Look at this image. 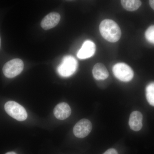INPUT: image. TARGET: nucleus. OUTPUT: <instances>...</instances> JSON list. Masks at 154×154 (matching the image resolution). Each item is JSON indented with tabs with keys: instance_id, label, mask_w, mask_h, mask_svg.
I'll use <instances>...</instances> for the list:
<instances>
[{
	"instance_id": "1",
	"label": "nucleus",
	"mask_w": 154,
	"mask_h": 154,
	"mask_svg": "<svg viewBox=\"0 0 154 154\" xmlns=\"http://www.w3.org/2000/svg\"><path fill=\"white\" fill-rule=\"evenodd\" d=\"M99 30L102 37L110 42H116L121 37V29L116 22L110 19L102 21L99 25Z\"/></svg>"
},
{
	"instance_id": "2",
	"label": "nucleus",
	"mask_w": 154,
	"mask_h": 154,
	"mask_svg": "<svg viewBox=\"0 0 154 154\" xmlns=\"http://www.w3.org/2000/svg\"><path fill=\"white\" fill-rule=\"evenodd\" d=\"M77 67L78 62L75 58L72 56H66L58 67L57 72L61 76L69 77L75 72Z\"/></svg>"
},
{
	"instance_id": "3",
	"label": "nucleus",
	"mask_w": 154,
	"mask_h": 154,
	"mask_svg": "<svg viewBox=\"0 0 154 154\" xmlns=\"http://www.w3.org/2000/svg\"><path fill=\"white\" fill-rule=\"evenodd\" d=\"M5 109L8 115L18 121H25L28 117L25 108L14 101L7 102L5 105Z\"/></svg>"
},
{
	"instance_id": "4",
	"label": "nucleus",
	"mask_w": 154,
	"mask_h": 154,
	"mask_svg": "<svg viewBox=\"0 0 154 154\" xmlns=\"http://www.w3.org/2000/svg\"><path fill=\"white\" fill-rule=\"evenodd\" d=\"M24 66L22 60L14 59L5 64L3 68V72L6 77L12 79L22 72Z\"/></svg>"
},
{
	"instance_id": "5",
	"label": "nucleus",
	"mask_w": 154,
	"mask_h": 154,
	"mask_svg": "<svg viewBox=\"0 0 154 154\" xmlns=\"http://www.w3.org/2000/svg\"><path fill=\"white\" fill-rule=\"evenodd\" d=\"M113 72L117 79L123 82L131 81L134 75L132 69L126 64L122 63L116 64L113 66Z\"/></svg>"
},
{
	"instance_id": "6",
	"label": "nucleus",
	"mask_w": 154,
	"mask_h": 154,
	"mask_svg": "<svg viewBox=\"0 0 154 154\" xmlns=\"http://www.w3.org/2000/svg\"><path fill=\"white\" fill-rule=\"evenodd\" d=\"M92 124L90 120L83 119L75 125L73 128V133L75 136L80 138L86 137L91 132Z\"/></svg>"
},
{
	"instance_id": "7",
	"label": "nucleus",
	"mask_w": 154,
	"mask_h": 154,
	"mask_svg": "<svg viewBox=\"0 0 154 154\" xmlns=\"http://www.w3.org/2000/svg\"><path fill=\"white\" fill-rule=\"evenodd\" d=\"M96 50L95 43L91 40H87L83 43L81 49L78 51L77 57L81 59L88 58L94 55Z\"/></svg>"
},
{
	"instance_id": "8",
	"label": "nucleus",
	"mask_w": 154,
	"mask_h": 154,
	"mask_svg": "<svg viewBox=\"0 0 154 154\" xmlns=\"http://www.w3.org/2000/svg\"><path fill=\"white\" fill-rule=\"evenodd\" d=\"M60 16L58 13L52 12L43 18L41 22L42 28L45 30H49L55 27L58 24Z\"/></svg>"
},
{
	"instance_id": "9",
	"label": "nucleus",
	"mask_w": 154,
	"mask_h": 154,
	"mask_svg": "<svg viewBox=\"0 0 154 154\" xmlns=\"http://www.w3.org/2000/svg\"><path fill=\"white\" fill-rule=\"evenodd\" d=\"M71 112L69 105L65 102L58 104L54 110V116L60 120H64L68 118L71 114Z\"/></svg>"
},
{
	"instance_id": "10",
	"label": "nucleus",
	"mask_w": 154,
	"mask_h": 154,
	"mask_svg": "<svg viewBox=\"0 0 154 154\" xmlns=\"http://www.w3.org/2000/svg\"><path fill=\"white\" fill-rule=\"evenodd\" d=\"M143 115L140 111H134L130 116L129 125L132 130L137 131L143 127Z\"/></svg>"
},
{
	"instance_id": "11",
	"label": "nucleus",
	"mask_w": 154,
	"mask_h": 154,
	"mask_svg": "<svg viewBox=\"0 0 154 154\" xmlns=\"http://www.w3.org/2000/svg\"><path fill=\"white\" fill-rule=\"evenodd\" d=\"M92 72L94 78L97 80L106 79L109 76V72L107 68L102 63L96 64L93 68Z\"/></svg>"
},
{
	"instance_id": "12",
	"label": "nucleus",
	"mask_w": 154,
	"mask_h": 154,
	"mask_svg": "<svg viewBox=\"0 0 154 154\" xmlns=\"http://www.w3.org/2000/svg\"><path fill=\"white\" fill-rule=\"evenodd\" d=\"M122 5L128 11H134L137 10L141 5V2L138 0H122Z\"/></svg>"
},
{
	"instance_id": "13",
	"label": "nucleus",
	"mask_w": 154,
	"mask_h": 154,
	"mask_svg": "<svg viewBox=\"0 0 154 154\" xmlns=\"http://www.w3.org/2000/svg\"><path fill=\"white\" fill-rule=\"evenodd\" d=\"M146 98L149 104L154 106V82L149 83L146 88Z\"/></svg>"
},
{
	"instance_id": "14",
	"label": "nucleus",
	"mask_w": 154,
	"mask_h": 154,
	"mask_svg": "<svg viewBox=\"0 0 154 154\" xmlns=\"http://www.w3.org/2000/svg\"><path fill=\"white\" fill-rule=\"evenodd\" d=\"M145 35L146 40L150 43L154 44V25H152L148 28Z\"/></svg>"
},
{
	"instance_id": "15",
	"label": "nucleus",
	"mask_w": 154,
	"mask_h": 154,
	"mask_svg": "<svg viewBox=\"0 0 154 154\" xmlns=\"http://www.w3.org/2000/svg\"><path fill=\"white\" fill-rule=\"evenodd\" d=\"M103 154H118V153L115 149L111 148L107 150Z\"/></svg>"
},
{
	"instance_id": "16",
	"label": "nucleus",
	"mask_w": 154,
	"mask_h": 154,
	"mask_svg": "<svg viewBox=\"0 0 154 154\" xmlns=\"http://www.w3.org/2000/svg\"><path fill=\"white\" fill-rule=\"evenodd\" d=\"M149 4L150 6L154 10V0L149 1Z\"/></svg>"
},
{
	"instance_id": "17",
	"label": "nucleus",
	"mask_w": 154,
	"mask_h": 154,
	"mask_svg": "<svg viewBox=\"0 0 154 154\" xmlns=\"http://www.w3.org/2000/svg\"><path fill=\"white\" fill-rule=\"evenodd\" d=\"M5 154H17L16 153H15V152H8L7 153Z\"/></svg>"
},
{
	"instance_id": "18",
	"label": "nucleus",
	"mask_w": 154,
	"mask_h": 154,
	"mask_svg": "<svg viewBox=\"0 0 154 154\" xmlns=\"http://www.w3.org/2000/svg\"><path fill=\"white\" fill-rule=\"evenodd\" d=\"M1 37H0V48H1Z\"/></svg>"
}]
</instances>
